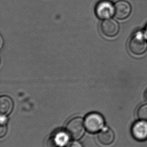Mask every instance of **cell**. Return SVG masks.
<instances>
[{
    "label": "cell",
    "mask_w": 147,
    "mask_h": 147,
    "mask_svg": "<svg viewBox=\"0 0 147 147\" xmlns=\"http://www.w3.org/2000/svg\"><path fill=\"white\" fill-rule=\"evenodd\" d=\"M131 133L134 138L138 141L147 140V122L142 120L136 121L131 128Z\"/></svg>",
    "instance_id": "6"
},
{
    "label": "cell",
    "mask_w": 147,
    "mask_h": 147,
    "mask_svg": "<svg viewBox=\"0 0 147 147\" xmlns=\"http://www.w3.org/2000/svg\"><path fill=\"white\" fill-rule=\"evenodd\" d=\"M115 16L119 20H124L129 17L131 13V6L129 2L125 0H120L115 3Z\"/></svg>",
    "instance_id": "7"
},
{
    "label": "cell",
    "mask_w": 147,
    "mask_h": 147,
    "mask_svg": "<svg viewBox=\"0 0 147 147\" xmlns=\"http://www.w3.org/2000/svg\"><path fill=\"white\" fill-rule=\"evenodd\" d=\"M7 132V127L6 124H1L0 128V137L2 138L6 135Z\"/></svg>",
    "instance_id": "12"
},
{
    "label": "cell",
    "mask_w": 147,
    "mask_h": 147,
    "mask_svg": "<svg viewBox=\"0 0 147 147\" xmlns=\"http://www.w3.org/2000/svg\"><path fill=\"white\" fill-rule=\"evenodd\" d=\"M13 109V102L7 96H2L0 98V113L2 115H9Z\"/></svg>",
    "instance_id": "10"
},
{
    "label": "cell",
    "mask_w": 147,
    "mask_h": 147,
    "mask_svg": "<svg viewBox=\"0 0 147 147\" xmlns=\"http://www.w3.org/2000/svg\"><path fill=\"white\" fill-rule=\"evenodd\" d=\"M3 46V39L2 37H1V48H2Z\"/></svg>",
    "instance_id": "15"
},
{
    "label": "cell",
    "mask_w": 147,
    "mask_h": 147,
    "mask_svg": "<svg viewBox=\"0 0 147 147\" xmlns=\"http://www.w3.org/2000/svg\"><path fill=\"white\" fill-rule=\"evenodd\" d=\"M69 135L62 131H57L48 138L46 145L47 147H63L69 141Z\"/></svg>",
    "instance_id": "5"
},
{
    "label": "cell",
    "mask_w": 147,
    "mask_h": 147,
    "mask_svg": "<svg viewBox=\"0 0 147 147\" xmlns=\"http://www.w3.org/2000/svg\"><path fill=\"white\" fill-rule=\"evenodd\" d=\"M105 121L101 115L96 113H92L86 115L84 119V126L88 131L96 133L102 128Z\"/></svg>",
    "instance_id": "2"
},
{
    "label": "cell",
    "mask_w": 147,
    "mask_h": 147,
    "mask_svg": "<svg viewBox=\"0 0 147 147\" xmlns=\"http://www.w3.org/2000/svg\"><path fill=\"white\" fill-rule=\"evenodd\" d=\"M129 48L131 53L141 55L147 50V40L144 33L141 31L136 32L131 36L129 42Z\"/></svg>",
    "instance_id": "1"
},
{
    "label": "cell",
    "mask_w": 147,
    "mask_h": 147,
    "mask_svg": "<svg viewBox=\"0 0 147 147\" xmlns=\"http://www.w3.org/2000/svg\"><path fill=\"white\" fill-rule=\"evenodd\" d=\"M137 117L140 120L147 122V104L140 106L137 111Z\"/></svg>",
    "instance_id": "11"
},
{
    "label": "cell",
    "mask_w": 147,
    "mask_h": 147,
    "mask_svg": "<svg viewBox=\"0 0 147 147\" xmlns=\"http://www.w3.org/2000/svg\"><path fill=\"white\" fill-rule=\"evenodd\" d=\"M145 98H146V99H147V92H146Z\"/></svg>",
    "instance_id": "16"
},
{
    "label": "cell",
    "mask_w": 147,
    "mask_h": 147,
    "mask_svg": "<svg viewBox=\"0 0 147 147\" xmlns=\"http://www.w3.org/2000/svg\"><path fill=\"white\" fill-rule=\"evenodd\" d=\"M66 147H83L82 144L80 142L77 141H74L69 144Z\"/></svg>",
    "instance_id": "13"
},
{
    "label": "cell",
    "mask_w": 147,
    "mask_h": 147,
    "mask_svg": "<svg viewBox=\"0 0 147 147\" xmlns=\"http://www.w3.org/2000/svg\"><path fill=\"white\" fill-rule=\"evenodd\" d=\"M144 35H145V37L146 39L147 40V25L146 26V27L145 29V31H144Z\"/></svg>",
    "instance_id": "14"
},
{
    "label": "cell",
    "mask_w": 147,
    "mask_h": 147,
    "mask_svg": "<svg viewBox=\"0 0 147 147\" xmlns=\"http://www.w3.org/2000/svg\"><path fill=\"white\" fill-rule=\"evenodd\" d=\"M96 13L100 19H110L115 15V6L109 1H101L96 6Z\"/></svg>",
    "instance_id": "4"
},
{
    "label": "cell",
    "mask_w": 147,
    "mask_h": 147,
    "mask_svg": "<svg viewBox=\"0 0 147 147\" xmlns=\"http://www.w3.org/2000/svg\"><path fill=\"white\" fill-rule=\"evenodd\" d=\"M115 134L109 127H106L98 134V139L100 143L105 146L111 145L115 140Z\"/></svg>",
    "instance_id": "9"
},
{
    "label": "cell",
    "mask_w": 147,
    "mask_h": 147,
    "mask_svg": "<svg viewBox=\"0 0 147 147\" xmlns=\"http://www.w3.org/2000/svg\"><path fill=\"white\" fill-rule=\"evenodd\" d=\"M101 30L105 36L113 37L117 35L119 31V24L113 19L103 20L101 24Z\"/></svg>",
    "instance_id": "8"
},
{
    "label": "cell",
    "mask_w": 147,
    "mask_h": 147,
    "mask_svg": "<svg viewBox=\"0 0 147 147\" xmlns=\"http://www.w3.org/2000/svg\"><path fill=\"white\" fill-rule=\"evenodd\" d=\"M84 124L80 117H75L68 123L66 129L70 137L74 140L80 139L84 133Z\"/></svg>",
    "instance_id": "3"
}]
</instances>
